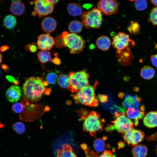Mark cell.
Instances as JSON below:
<instances>
[{"mask_svg": "<svg viewBox=\"0 0 157 157\" xmlns=\"http://www.w3.org/2000/svg\"><path fill=\"white\" fill-rule=\"evenodd\" d=\"M140 26L137 22L135 21H132L127 29L131 34L137 35L140 33Z\"/></svg>", "mask_w": 157, "mask_h": 157, "instance_id": "f1b7e54d", "label": "cell"}, {"mask_svg": "<svg viewBox=\"0 0 157 157\" xmlns=\"http://www.w3.org/2000/svg\"><path fill=\"white\" fill-rule=\"evenodd\" d=\"M115 119L105 127L107 131L116 130L118 132L125 133L133 128L134 122L126 117L124 112L119 113L115 112Z\"/></svg>", "mask_w": 157, "mask_h": 157, "instance_id": "277c9868", "label": "cell"}, {"mask_svg": "<svg viewBox=\"0 0 157 157\" xmlns=\"http://www.w3.org/2000/svg\"><path fill=\"white\" fill-rule=\"evenodd\" d=\"M13 83L15 85H17L19 84V81L17 80H16Z\"/></svg>", "mask_w": 157, "mask_h": 157, "instance_id": "f907efd6", "label": "cell"}, {"mask_svg": "<svg viewBox=\"0 0 157 157\" xmlns=\"http://www.w3.org/2000/svg\"><path fill=\"white\" fill-rule=\"evenodd\" d=\"M147 152V147L143 145H137L133 148L132 150L134 157H146Z\"/></svg>", "mask_w": 157, "mask_h": 157, "instance_id": "603a6c76", "label": "cell"}, {"mask_svg": "<svg viewBox=\"0 0 157 157\" xmlns=\"http://www.w3.org/2000/svg\"><path fill=\"white\" fill-rule=\"evenodd\" d=\"M119 145V148H122L124 146V144H123L122 142L119 143V144H118Z\"/></svg>", "mask_w": 157, "mask_h": 157, "instance_id": "c3c4849f", "label": "cell"}, {"mask_svg": "<svg viewBox=\"0 0 157 157\" xmlns=\"http://www.w3.org/2000/svg\"><path fill=\"white\" fill-rule=\"evenodd\" d=\"M98 98L100 101L102 103H105L108 101V96L105 94H99Z\"/></svg>", "mask_w": 157, "mask_h": 157, "instance_id": "f35d334b", "label": "cell"}, {"mask_svg": "<svg viewBox=\"0 0 157 157\" xmlns=\"http://www.w3.org/2000/svg\"><path fill=\"white\" fill-rule=\"evenodd\" d=\"M106 137L97 138L94 141L93 147L96 153L99 154L103 151L105 147V140Z\"/></svg>", "mask_w": 157, "mask_h": 157, "instance_id": "484cf974", "label": "cell"}, {"mask_svg": "<svg viewBox=\"0 0 157 157\" xmlns=\"http://www.w3.org/2000/svg\"><path fill=\"white\" fill-rule=\"evenodd\" d=\"M58 79L57 74L54 72H51L48 73L46 76V81L48 83L52 85L56 83Z\"/></svg>", "mask_w": 157, "mask_h": 157, "instance_id": "836d02e7", "label": "cell"}, {"mask_svg": "<svg viewBox=\"0 0 157 157\" xmlns=\"http://www.w3.org/2000/svg\"><path fill=\"white\" fill-rule=\"evenodd\" d=\"M69 76L70 84L68 89L72 93H77L89 85V74L85 70L77 72L71 71Z\"/></svg>", "mask_w": 157, "mask_h": 157, "instance_id": "5b68a950", "label": "cell"}, {"mask_svg": "<svg viewBox=\"0 0 157 157\" xmlns=\"http://www.w3.org/2000/svg\"><path fill=\"white\" fill-rule=\"evenodd\" d=\"M10 47L6 45L1 46L0 48V50L1 52H4L7 50L9 49Z\"/></svg>", "mask_w": 157, "mask_h": 157, "instance_id": "b9f144b4", "label": "cell"}, {"mask_svg": "<svg viewBox=\"0 0 157 157\" xmlns=\"http://www.w3.org/2000/svg\"><path fill=\"white\" fill-rule=\"evenodd\" d=\"M67 9L69 14L72 16H78L83 13L82 7L78 3H69L67 6Z\"/></svg>", "mask_w": 157, "mask_h": 157, "instance_id": "ffe728a7", "label": "cell"}, {"mask_svg": "<svg viewBox=\"0 0 157 157\" xmlns=\"http://www.w3.org/2000/svg\"><path fill=\"white\" fill-rule=\"evenodd\" d=\"M55 44L54 39L48 33L42 34L38 38L37 44L38 48L41 50H50Z\"/></svg>", "mask_w": 157, "mask_h": 157, "instance_id": "7c38bea8", "label": "cell"}, {"mask_svg": "<svg viewBox=\"0 0 157 157\" xmlns=\"http://www.w3.org/2000/svg\"><path fill=\"white\" fill-rule=\"evenodd\" d=\"M54 39V45L56 47L58 48H61L65 47L63 37L61 33L60 35H57Z\"/></svg>", "mask_w": 157, "mask_h": 157, "instance_id": "d590c367", "label": "cell"}, {"mask_svg": "<svg viewBox=\"0 0 157 157\" xmlns=\"http://www.w3.org/2000/svg\"><path fill=\"white\" fill-rule=\"evenodd\" d=\"M141 98L137 95L131 96L126 94L125 97L122 105L124 108H133L135 109L140 110L139 107V103L141 101Z\"/></svg>", "mask_w": 157, "mask_h": 157, "instance_id": "5bb4252c", "label": "cell"}, {"mask_svg": "<svg viewBox=\"0 0 157 157\" xmlns=\"http://www.w3.org/2000/svg\"><path fill=\"white\" fill-rule=\"evenodd\" d=\"M143 122L147 127L152 128L157 127V110L147 113L143 117Z\"/></svg>", "mask_w": 157, "mask_h": 157, "instance_id": "e0dca14e", "label": "cell"}, {"mask_svg": "<svg viewBox=\"0 0 157 157\" xmlns=\"http://www.w3.org/2000/svg\"><path fill=\"white\" fill-rule=\"evenodd\" d=\"M58 79V84L60 87L63 88H68L70 84V79L69 75L61 73Z\"/></svg>", "mask_w": 157, "mask_h": 157, "instance_id": "d4e9b609", "label": "cell"}, {"mask_svg": "<svg viewBox=\"0 0 157 157\" xmlns=\"http://www.w3.org/2000/svg\"><path fill=\"white\" fill-rule=\"evenodd\" d=\"M33 3L34 10L32 13L33 16L37 15L41 17L51 13L53 10V6L49 4L46 0H35Z\"/></svg>", "mask_w": 157, "mask_h": 157, "instance_id": "9c48e42d", "label": "cell"}, {"mask_svg": "<svg viewBox=\"0 0 157 157\" xmlns=\"http://www.w3.org/2000/svg\"><path fill=\"white\" fill-rule=\"evenodd\" d=\"M150 1L154 5L157 6V0H150Z\"/></svg>", "mask_w": 157, "mask_h": 157, "instance_id": "bcb514c9", "label": "cell"}, {"mask_svg": "<svg viewBox=\"0 0 157 157\" xmlns=\"http://www.w3.org/2000/svg\"><path fill=\"white\" fill-rule=\"evenodd\" d=\"M57 157H77L73 152L71 147L67 144L62 146V149L57 150Z\"/></svg>", "mask_w": 157, "mask_h": 157, "instance_id": "d6986e66", "label": "cell"}, {"mask_svg": "<svg viewBox=\"0 0 157 157\" xmlns=\"http://www.w3.org/2000/svg\"><path fill=\"white\" fill-rule=\"evenodd\" d=\"M81 147L84 151L86 157H98L99 154L94 152L86 144H81Z\"/></svg>", "mask_w": 157, "mask_h": 157, "instance_id": "f546056e", "label": "cell"}, {"mask_svg": "<svg viewBox=\"0 0 157 157\" xmlns=\"http://www.w3.org/2000/svg\"><path fill=\"white\" fill-rule=\"evenodd\" d=\"M37 56L39 61L42 63H47L51 59V53L49 51L41 50L37 53Z\"/></svg>", "mask_w": 157, "mask_h": 157, "instance_id": "83f0119b", "label": "cell"}, {"mask_svg": "<svg viewBox=\"0 0 157 157\" xmlns=\"http://www.w3.org/2000/svg\"><path fill=\"white\" fill-rule=\"evenodd\" d=\"M1 67L3 69L5 70L6 72H8L9 71L8 67L5 64H2L1 65Z\"/></svg>", "mask_w": 157, "mask_h": 157, "instance_id": "f6af8a7d", "label": "cell"}, {"mask_svg": "<svg viewBox=\"0 0 157 157\" xmlns=\"http://www.w3.org/2000/svg\"><path fill=\"white\" fill-rule=\"evenodd\" d=\"M126 113L127 117L134 121V124L135 126L138 125L139 119L144 117L145 113L143 111L133 108H128Z\"/></svg>", "mask_w": 157, "mask_h": 157, "instance_id": "9a60e30c", "label": "cell"}, {"mask_svg": "<svg viewBox=\"0 0 157 157\" xmlns=\"http://www.w3.org/2000/svg\"><path fill=\"white\" fill-rule=\"evenodd\" d=\"M155 74V71L151 67L145 65L140 70V75L142 77L146 80L152 79Z\"/></svg>", "mask_w": 157, "mask_h": 157, "instance_id": "7402d4cb", "label": "cell"}, {"mask_svg": "<svg viewBox=\"0 0 157 157\" xmlns=\"http://www.w3.org/2000/svg\"><path fill=\"white\" fill-rule=\"evenodd\" d=\"M134 6L135 9L138 11L143 10L146 9L147 3L146 1L144 0H137L135 1Z\"/></svg>", "mask_w": 157, "mask_h": 157, "instance_id": "1f68e13d", "label": "cell"}, {"mask_svg": "<svg viewBox=\"0 0 157 157\" xmlns=\"http://www.w3.org/2000/svg\"><path fill=\"white\" fill-rule=\"evenodd\" d=\"M97 84V82L93 86L89 85L76 94L72 95L75 103L90 107L97 106L99 101L95 97L94 92Z\"/></svg>", "mask_w": 157, "mask_h": 157, "instance_id": "3957f363", "label": "cell"}, {"mask_svg": "<svg viewBox=\"0 0 157 157\" xmlns=\"http://www.w3.org/2000/svg\"><path fill=\"white\" fill-rule=\"evenodd\" d=\"M156 154H157V147L156 149Z\"/></svg>", "mask_w": 157, "mask_h": 157, "instance_id": "f5cc1de1", "label": "cell"}, {"mask_svg": "<svg viewBox=\"0 0 157 157\" xmlns=\"http://www.w3.org/2000/svg\"><path fill=\"white\" fill-rule=\"evenodd\" d=\"M10 5V10L13 14L17 16L22 15L24 12L25 6L20 0L13 1Z\"/></svg>", "mask_w": 157, "mask_h": 157, "instance_id": "ac0fdd59", "label": "cell"}, {"mask_svg": "<svg viewBox=\"0 0 157 157\" xmlns=\"http://www.w3.org/2000/svg\"><path fill=\"white\" fill-rule=\"evenodd\" d=\"M24 106L22 102H16L14 104L12 107L13 112L16 113H21L24 110Z\"/></svg>", "mask_w": 157, "mask_h": 157, "instance_id": "e575fe53", "label": "cell"}, {"mask_svg": "<svg viewBox=\"0 0 157 157\" xmlns=\"http://www.w3.org/2000/svg\"><path fill=\"white\" fill-rule=\"evenodd\" d=\"M144 135L142 131L133 128L125 133L123 138L129 145L134 146L141 142L143 139Z\"/></svg>", "mask_w": 157, "mask_h": 157, "instance_id": "8fae6325", "label": "cell"}, {"mask_svg": "<svg viewBox=\"0 0 157 157\" xmlns=\"http://www.w3.org/2000/svg\"><path fill=\"white\" fill-rule=\"evenodd\" d=\"M124 94L122 92L120 93L119 95V96L120 98L123 97L124 96Z\"/></svg>", "mask_w": 157, "mask_h": 157, "instance_id": "7dc6e473", "label": "cell"}, {"mask_svg": "<svg viewBox=\"0 0 157 157\" xmlns=\"http://www.w3.org/2000/svg\"><path fill=\"white\" fill-rule=\"evenodd\" d=\"M41 25L44 31L47 33H50L55 30L57 23L54 18L49 17H45L42 20Z\"/></svg>", "mask_w": 157, "mask_h": 157, "instance_id": "2e32d148", "label": "cell"}, {"mask_svg": "<svg viewBox=\"0 0 157 157\" xmlns=\"http://www.w3.org/2000/svg\"><path fill=\"white\" fill-rule=\"evenodd\" d=\"M17 24L15 17L12 15L6 16L3 19V25L7 28L9 29L13 28Z\"/></svg>", "mask_w": 157, "mask_h": 157, "instance_id": "4316f807", "label": "cell"}, {"mask_svg": "<svg viewBox=\"0 0 157 157\" xmlns=\"http://www.w3.org/2000/svg\"><path fill=\"white\" fill-rule=\"evenodd\" d=\"M150 59L152 64L157 67V54L151 55L150 56Z\"/></svg>", "mask_w": 157, "mask_h": 157, "instance_id": "60d3db41", "label": "cell"}, {"mask_svg": "<svg viewBox=\"0 0 157 157\" xmlns=\"http://www.w3.org/2000/svg\"><path fill=\"white\" fill-rule=\"evenodd\" d=\"M81 23L87 28H99L101 26L102 15L101 11L97 8L83 13Z\"/></svg>", "mask_w": 157, "mask_h": 157, "instance_id": "52a82bcc", "label": "cell"}, {"mask_svg": "<svg viewBox=\"0 0 157 157\" xmlns=\"http://www.w3.org/2000/svg\"><path fill=\"white\" fill-rule=\"evenodd\" d=\"M4 126V125L0 122V128L3 127Z\"/></svg>", "mask_w": 157, "mask_h": 157, "instance_id": "816d5d0a", "label": "cell"}, {"mask_svg": "<svg viewBox=\"0 0 157 157\" xmlns=\"http://www.w3.org/2000/svg\"><path fill=\"white\" fill-rule=\"evenodd\" d=\"M50 4L53 5L57 3L59 1L58 0H46Z\"/></svg>", "mask_w": 157, "mask_h": 157, "instance_id": "ee69618b", "label": "cell"}, {"mask_svg": "<svg viewBox=\"0 0 157 157\" xmlns=\"http://www.w3.org/2000/svg\"><path fill=\"white\" fill-rule=\"evenodd\" d=\"M22 96V90L19 86L17 85H12L8 89L6 93V99L12 102L18 101Z\"/></svg>", "mask_w": 157, "mask_h": 157, "instance_id": "4fadbf2b", "label": "cell"}, {"mask_svg": "<svg viewBox=\"0 0 157 157\" xmlns=\"http://www.w3.org/2000/svg\"><path fill=\"white\" fill-rule=\"evenodd\" d=\"M6 79L9 81L14 83L16 80L14 77L10 75H7L6 76Z\"/></svg>", "mask_w": 157, "mask_h": 157, "instance_id": "7bdbcfd3", "label": "cell"}, {"mask_svg": "<svg viewBox=\"0 0 157 157\" xmlns=\"http://www.w3.org/2000/svg\"><path fill=\"white\" fill-rule=\"evenodd\" d=\"M111 44V42L110 39L106 36L99 37L96 42V45L98 48L103 51L108 50Z\"/></svg>", "mask_w": 157, "mask_h": 157, "instance_id": "44dd1931", "label": "cell"}, {"mask_svg": "<svg viewBox=\"0 0 157 157\" xmlns=\"http://www.w3.org/2000/svg\"><path fill=\"white\" fill-rule=\"evenodd\" d=\"M135 43L129 35L122 32H119L113 38L112 46L117 49V53L131 51V48Z\"/></svg>", "mask_w": 157, "mask_h": 157, "instance_id": "ba28073f", "label": "cell"}, {"mask_svg": "<svg viewBox=\"0 0 157 157\" xmlns=\"http://www.w3.org/2000/svg\"><path fill=\"white\" fill-rule=\"evenodd\" d=\"M148 20L153 25H157V7L153 8L151 10Z\"/></svg>", "mask_w": 157, "mask_h": 157, "instance_id": "4dcf8cb0", "label": "cell"}, {"mask_svg": "<svg viewBox=\"0 0 157 157\" xmlns=\"http://www.w3.org/2000/svg\"><path fill=\"white\" fill-rule=\"evenodd\" d=\"M49 85L42 77L31 76L26 78L23 85L22 90L25 98L33 102H36L47 91Z\"/></svg>", "mask_w": 157, "mask_h": 157, "instance_id": "6da1fadb", "label": "cell"}, {"mask_svg": "<svg viewBox=\"0 0 157 157\" xmlns=\"http://www.w3.org/2000/svg\"><path fill=\"white\" fill-rule=\"evenodd\" d=\"M25 49L27 51L32 53H35L37 51L38 47L37 44L34 42L27 44L25 47Z\"/></svg>", "mask_w": 157, "mask_h": 157, "instance_id": "8d00e7d4", "label": "cell"}, {"mask_svg": "<svg viewBox=\"0 0 157 157\" xmlns=\"http://www.w3.org/2000/svg\"><path fill=\"white\" fill-rule=\"evenodd\" d=\"M13 128L14 130L19 134L23 133L25 130L24 124L21 122H18L14 123L13 125Z\"/></svg>", "mask_w": 157, "mask_h": 157, "instance_id": "d6a6232c", "label": "cell"}, {"mask_svg": "<svg viewBox=\"0 0 157 157\" xmlns=\"http://www.w3.org/2000/svg\"><path fill=\"white\" fill-rule=\"evenodd\" d=\"M55 57L51 59V62L56 65H59L61 63V61L60 59L57 56V54H54Z\"/></svg>", "mask_w": 157, "mask_h": 157, "instance_id": "ab89813d", "label": "cell"}, {"mask_svg": "<svg viewBox=\"0 0 157 157\" xmlns=\"http://www.w3.org/2000/svg\"><path fill=\"white\" fill-rule=\"evenodd\" d=\"M97 8L106 15H111L116 13L118 11L119 3L113 0H101L97 3Z\"/></svg>", "mask_w": 157, "mask_h": 157, "instance_id": "30bf717a", "label": "cell"}, {"mask_svg": "<svg viewBox=\"0 0 157 157\" xmlns=\"http://www.w3.org/2000/svg\"><path fill=\"white\" fill-rule=\"evenodd\" d=\"M80 119L83 121V130L89 133L94 136L97 132H101L103 130L104 121L100 119L99 113L96 111H89L82 109L78 110Z\"/></svg>", "mask_w": 157, "mask_h": 157, "instance_id": "7a4b0ae2", "label": "cell"}, {"mask_svg": "<svg viewBox=\"0 0 157 157\" xmlns=\"http://www.w3.org/2000/svg\"><path fill=\"white\" fill-rule=\"evenodd\" d=\"M2 62V56L1 53H0V64Z\"/></svg>", "mask_w": 157, "mask_h": 157, "instance_id": "681fc988", "label": "cell"}, {"mask_svg": "<svg viewBox=\"0 0 157 157\" xmlns=\"http://www.w3.org/2000/svg\"><path fill=\"white\" fill-rule=\"evenodd\" d=\"M83 26L81 22L78 20H73L69 23L68 26V29L72 33L76 34L79 33L81 31Z\"/></svg>", "mask_w": 157, "mask_h": 157, "instance_id": "cb8c5ba5", "label": "cell"}, {"mask_svg": "<svg viewBox=\"0 0 157 157\" xmlns=\"http://www.w3.org/2000/svg\"><path fill=\"white\" fill-rule=\"evenodd\" d=\"M98 157H115V156L111 151L106 150Z\"/></svg>", "mask_w": 157, "mask_h": 157, "instance_id": "74e56055", "label": "cell"}, {"mask_svg": "<svg viewBox=\"0 0 157 157\" xmlns=\"http://www.w3.org/2000/svg\"><path fill=\"white\" fill-rule=\"evenodd\" d=\"M61 33L63 37L65 47L68 48L71 53H78L83 51L85 42L81 37L67 31H63Z\"/></svg>", "mask_w": 157, "mask_h": 157, "instance_id": "8992f818", "label": "cell"}]
</instances>
